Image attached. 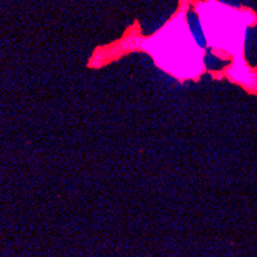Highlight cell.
<instances>
[{
    "label": "cell",
    "mask_w": 257,
    "mask_h": 257,
    "mask_svg": "<svg viewBox=\"0 0 257 257\" xmlns=\"http://www.w3.org/2000/svg\"><path fill=\"white\" fill-rule=\"evenodd\" d=\"M148 42V51L165 71L177 77H194L202 71V51L182 17H176Z\"/></svg>",
    "instance_id": "1"
},
{
    "label": "cell",
    "mask_w": 257,
    "mask_h": 257,
    "mask_svg": "<svg viewBox=\"0 0 257 257\" xmlns=\"http://www.w3.org/2000/svg\"><path fill=\"white\" fill-rule=\"evenodd\" d=\"M200 11L206 39L211 46H217L223 53L234 54L242 50L246 17L243 13L225 8L223 5H202Z\"/></svg>",
    "instance_id": "2"
},
{
    "label": "cell",
    "mask_w": 257,
    "mask_h": 257,
    "mask_svg": "<svg viewBox=\"0 0 257 257\" xmlns=\"http://www.w3.org/2000/svg\"><path fill=\"white\" fill-rule=\"evenodd\" d=\"M231 77H234V82H239L243 86L251 88L249 82H254L252 79L255 77V74L246 66V63L239 60V62H236L234 66H231Z\"/></svg>",
    "instance_id": "3"
}]
</instances>
